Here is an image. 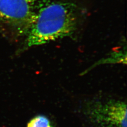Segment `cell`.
<instances>
[{
    "instance_id": "277c9868",
    "label": "cell",
    "mask_w": 127,
    "mask_h": 127,
    "mask_svg": "<svg viewBox=\"0 0 127 127\" xmlns=\"http://www.w3.org/2000/svg\"><path fill=\"white\" fill-rule=\"evenodd\" d=\"M27 127H53L50 120L43 115H39L32 119Z\"/></svg>"
},
{
    "instance_id": "6da1fadb",
    "label": "cell",
    "mask_w": 127,
    "mask_h": 127,
    "mask_svg": "<svg viewBox=\"0 0 127 127\" xmlns=\"http://www.w3.org/2000/svg\"><path fill=\"white\" fill-rule=\"evenodd\" d=\"M78 8L68 1H54L38 8L26 39L27 47L41 45L69 36L78 29Z\"/></svg>"
},
{
    "instance_id": "3957f363",
    "label": "cell",
    "mask_w": 127,
    "mask_h": 127,
    "mask_svg": "<svg viewBox=\"0 0 127 127\" xmlns=\"http://www.w3.org/2000/svg\"><path fill=\"white\" fill-rule=\"evenodd\" d=\"M127 104L123 101H96L87 104L85 113L98 127H127Z\"/></svg>"
},
{
    "instance_id": "7a4b0ae2",
    "label": "cell",
    "mask_w": 127,
    "mask_h": 127,
    "mask_svg": "<svg viewBox=\"0 0 127 127\" xmlns=\"http://www.w3.org/2000/svg\"><path fill=\"white\" fill-rule=\"evenodd\" d=\"M38 8V0H0V33L12 40L26 36Z\"/></svg>"
}]
</instances>
